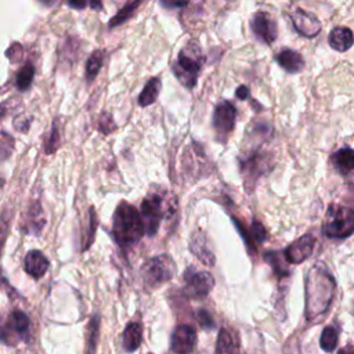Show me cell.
<instances>
[{
  "label": "cell",
  "mask_w": 354,
  "mask_h": 354,
  "mask_svg": "<svg viewBox=\"0 0 354 354\" xmlns=\"http://www.w3.org/2000/svg\"><path fill=\"white\" fill-rule=\"evenodd\" d=\"M116 127L115 122H113V118L111 113L108 112H102L100 119H98V130L102 133V134H109L111 131H113Z\"/></svg>",
  "instance_id": "obj_31"
},
{
  "label": "cell",
  "mask_w": 354,
  "mask_h": 354,
  "mask_svg": "<svg viewBox=\"0 0 354 354\" xmlns=\"http://www.w3.org/2000/svg\"><path fill=\"white\" fill-rule=\"evenodd\" d=\"M198 321H199V324H201V326L202 328H206V329H210V328H213L214 326V321H213V318H212V315L209 314V311L207 310H205V308H201L199 311H198Z\"/></svg>",
  "instance_id": "obj_34"
},
{
  "label": "cell",
  "mask_w": 354,
  "mask_h": 354,
  "mask_svg": "<svg viewBox=\"0 0 354 354\" xmlns=\"http://www.w3.org/2000/svg\"><path fill=\"white\" fill-rule=\"evenodd\" d=\"M8 101H6V102H3V104H0V120L6 116V113H7V111H8Z\"/></svg>",
  "instance_id": "obj_41"
},
{
  "label": "cell",
  "mask_w": 354,
  "mask_h": 354,
  "mask_svg": "<svg viewBox=\"0 0 354 354\" xmlns=\"http://www.w3.org/2000/svg\"><path fill=\"white\" fill-rule=\"evenodd\" d=\"M160 87H162V83H160V79L159 77H151L145 87L142 88L140 97H138V104L141 106H148L151 104H153L159 95V91H160Z\"/></svg>",
  "instance_id": "obj_20"
},
{
  "label": "cell",
  "mask_w": 354,
  "mask_h": 354,
  "mask_svg": "<svg viewBox=\"0 0 354 354\" xmlns=\"http://www.w3.org/2000/svg\"><path fill=\"white\" fill-rule=\"evenodd\" d=\"M249 235H250V239L252 242H263L266 239V230L264 227L259 223V221H253L252 225H250V230H249Z\"/></svg>",
  "instance_id": "obj_33"
},
{
  "label": "cell",
  "mask_w": 354,
  "mask_h": 354,
  "mask_svg": "<svg viewBox=\"0 0 354 354\" xmlns=\"http://www.w3.org/2000/svg\"><path fill=\"white\" fill-rule=\"evenodd\" d=\"M95 230H97V216H95V212L93 207H90L88 210V225H87V230L86 232L83 234V250H87L93 241H94V235H95Z\"/></svg>",
  "instance_id": "obj_28"
},
{
  "label": "cell",
  "mask_w": 354,
  "mask_h": 354,
  "mask_svg": "<svg viewBox=\"0 0 354 354\" xmlns=\"http://www.w3.org/2000/svg\"><path fill=\"white\" fill-rule=\"evenodd\" d=\"M189 0H160V4L165 8H180L188 4Z\"/></svg>",
  "instance_id": "obj_37"
},
{
  "label": "cell",
  "mask_w": 354,
  "mask_h": 354,
  "mask_svg": "<svg viewBox=\"0 0 354 354\" xmlns=\"http://www.w3.org/2000/svg\"><path fill=\"white\" fill-rule=\"evenodd\" d=\"M44 214L39 202H33L25 217V230L30 234H39L44 225Z\"/></svg>",
  "instance_id": "obj_17"
},
{
  "label": "cell",
  "mask_w": 354,
  "mask_h": 354,
  "mask_svg": "<svg viewBox=\"0 0 354 354\" xmlns=\"http://www.w3.org/2000/svg\"><path fill=\"white\" fill-rule=\"evenodd\" d=\"M266 260L274 267V271L278 272L279 275H285L288 274V271L285 270L283 261H282V256L277 252H267L266 253Z\"/></svg>",
  "instance_id": "obj_30"
},
{
  "label": "cell",
  "mask_w": 354,
  "mask_h": 354,
  "mask_svg": "<svg viewBox=\"0 0 354 354\" xmlns=\"http://www.w3.org/2000/svg\"><path fill=\"white\" fill-rule=\"evenodd\" d=\"M235 95L239 100H246L249 97V88L246 86H239L235 91Z\"/></svg>",
  "instance_id": "obj_39"
},
{
  "label": "cell",
  "mask_w": 354,
  "mask_h": 354,
  "mask_svg": "<svg viewBox=\"0 0 354 354\" xmlns=\"http://www.w3.org/2000/svg\"><path fill=\"white\" fill-rule=\"evenodd\" d=\"M319 344H321L322 350L328 351V353H332L336 348V346H337V332L333 326H326L322 330Z\"/></svg>",
  "instance_id": "obj_27"
},
{
  "label": "cell",
  "mask_w": 354,
  "mask_h": 354,
  "mask_svg": "<svg viewBox=\"0 0 354 354\" xmlns=\"http://www.w3.org/2000/svg\"><path fill=\"white\" fill-rule=\"evenodd\" d=\"M29 124H30V118H26V116H18L14 120V126L19 131H28L29 130Z\"/></svg>",
  "instance_id": "obj_36"
},
{
  "label": "cell",
  "mask_w": 354,
  "mask_h": 354,
  "mask_svg": "<svg viewBox=\"0 0 354 354\" xmlns=\"http://www.w3.org/2000/svg\"><path fill=\"white\" fill-rule=\"evenodd\" d=\"M332 162L342 174L354 171V149L348 147H343L337 149L332 155Z\"/></svg>",
  "instance_id": "obj_18"
},
{
  "label": "cell",
  "mask_w": 354,
  "mask_h": 354,
  "mask_svg": "<svg viewBox=\"0 0 354 354\" xmlns=\"http://www.w3.org/2000/svg\"><path fill=\"white\" fill-rule=\"evenodd\" d=\"M41 3H44V4H53L55 0H40Z\"/></svg>",
  "instance_id": "obj_42"
},
{
  "label": "cell",
  "mask_w": 354,
  "mask_h": 354,
  "mask_svg": "<svg viewBox=\"0 0 354 354\" xmlns=\"http://www.w3.org/2000/svg\"><path fill=\"white\" fill-rule=\"evenodd\" d=\"M142 340V326L138 322H130L123 332V347L127 353L136 351Z\"/></svg>",
  "instance_id": "obj_19"
},
{
  "label": "cell",
  "mask_w": 354,
  "mask_h": 354,
  "mask_svg": "<svg viewBox=\"0 0 354 354\" xmlns=\"http://www.w3.org/2000/svg\"><path fill=\"white\" fill-rule=\"evenodd\" d=\"M236 119V109L230 101H221L216 105L213 113V127L218 137H227L234 126Z\"/></svg>",
  "instance_id": "obj_8"
},
{
  "label": "cell",
  "mask_w": 354,
  "mask_h": 354,
  "mask_svg": "<svg viewBox=\"0 0 354 354\" xmlns=\"http://www.w3.org/2000/svg\"><path fill=\"white\" fill-rule=\"evenodd\" d=\"M29 318L25 313L19 311V310H15L11 313L10 315V329L15 333H19V335H24L29 330Z\"/></svg>",
  "instance_id": "obj_23"
},
{
  "label": "cell",
  "mask_w": 354,
  "mask_h": 354,
  "mask_svg": "<svg viewBox=\"0 0 354 354\" xmlns=\"http://www.w3.org/2000/svg\"><path fill=\"white\" fill-rule=\"evenodd\" d=\"M337 354H354V344H347L346 347L340 348Z\"/></svg>",
  "instance_id": "obj_40"
},
{
  "label": "cell",
  "mask_w": 354,
  "mask_h": 354,
  "mask_svg": "<svg viewBox=\"0 0 354 354\" xmlns=\"http://www.w3.org/2000/svg\"><path fill=\"white\" fill-rule=\"evenodd\" d=\"M196 343L195 329L189 325H178L171 335V350L176 354H189Z\"/></svg>",
  "instance_id": "obj_11"
},
{
  "label": "cell",
  "mask_w": 354,
  "mask_h": 354,
  "mask_svg": "<svg viewBox=\"0 0 354 354\" xmlns=\"http://www.w3.org/2000/svg\"><path fill=\"white\" fill-rule=\"evenodd\" d=\"M202 61L203 57L199 44L195 40H191L181 48L171 69L183 86L192 88L196 84Z\"/></svg>",
  "instance_id": "obj_2"
},
{
  "label": "cell",
  "mask_w": 354,
  "mask_h": 354,
  "mask_svg": "<svg viewBox=\"0 0 354 354\" xmlns=\"http://www.w3.org/2000/svg\"><path fill=\"white\" fill-rule=\"evenodd\" d=\"M102 61H104V51L102 50H95L90 57H88V61L86 64V79L87 82H93L101 66H102Z\"/></svg>",
  "instance_id": "obj_21"
},
{
  "label": "cell",
  "mask_w": 354,
  "mask_h": 354,
  "mask_svg": "<svg viewBox=\"0 0 354 354\" xmlns=\"http://www.w3.org/2000/svg\"><path fill=\"white\" fill-rule=\"evenodd\" d=\"M59 141H61L59 130H58L57 123L54 122V124H53V127H51V131H50V136H48V138H47L46 142H44V152H46V153H53V152H55L57 148L59 147Z\"/></svg>",
  "instance_id": "obj_29"
},
{
  "label": "cell",
  "mask_w": 354,
  "mask_h": 354,
  "mask_svg": "<svg viewBox=\"0 0 354 354\" xmlns=\"http://www.w3.org/2000/svg\"><path fill=\"white\" fill-rule=\"evenodd\" d=\"M329 46L336 51H347L354 43L353 30L347 26H336L330 30L328 37Z\"/></svg>",
  "instance_id": "obj_14"
},
{
  "label": "cell",
  "mask_w": 354,
  "mask_h": 354,
  "mask_svg": "<svg viewBox=\"0 0 354 354\" xmlns=\"http://www.w3.org/2000/svg\"><path fill=\"white\" fill-rule=\"evenodd\" d=\"M290 21L295 26V29L304 37H315L321 32V22L317 18V15L300 8V7H292L289 11Z\"/></svg>",
  "instance_id": "obj_7"
},
{
  "label": "cell",
  "mask_w": 354,
  "mask_h": 354,
  "mask_svg": "<svg viewBox=\"0 0 354 354\" xmlns=\"http://www.w3.org/2000/svg\"><path fill=\"white\" fill-rule=\"evenodd\" d=\"M142 0H130L111 21H109V28H115L123 22H126L130 17H133L134 11L140 7Z\"/></svg>",
  "instance_id": "obj_22"
},
{
  "label": "cell",
  "mask_w": 354,
  "mask_h": 354,
  "mask_svg": "<svg viewBox=\"0 0 354 354\" xmlns=\"http://www.w3.org/2000/svg\"><path fill=\"white\" fill-rule=\"evenodd\" d=\"M112 234L119 246L129 248L137 243L144 235V225L138 210L127 203L120 202L113 213Z\"/></svg>",
  "instance_id": "obj_1"
},
{
  "label": "cell",
  "mask_w": 354,
  "mask_h": 354,
  "mask_svg": "<svg viewBox=\"0 0 354 354\" xmlns=\"http://www.w3.org/2000/svg\"><path fill=\"white\" fill-rule=\"evenodd\" d=\"M267 169V159L263 153L256 152L241 160V171L245 177L246 184H254L260 174Z\"/></svg>",
  "instance_id": "obj_12"
},
{
  "label": "cell",
  "mask_w": 354,
  "mask_h": 354,
  "mask_svg": "<svg viewBox=\"0 0 354 354\" xmlns=\"http://www.w3.org/2000/svg\"><path fill=\"white\" fill-rule=\"evenodd\" d=\"M189 249L198 257V260H201L203 264H206V266L214 264V254L210 250V248L207 246L206 238L202 232H195L192 235Z\"/></svg>",
  "instance_id": "obj_16"
},
{
  "label": "cell",
  "mask_w": 354,
  "mask_h": 354,
  "mask_svg": "<svg viewBox=\"0 0 354 354\" xmlns=\"http://www.w3.org/2000/svg\"><path fill=\"white\" fill-rule=\"evenodd\" d=\"M217 354H236V346L228 333V330L221 329L217 339Z\"/></svg>",
  "instance_id": "obj_25"
},
{
  "label": "cell",
  "mask_w": 354,
  "mask_h": 354,
  "mask_svg": "<svg viewBox=\"0 0 354 354\" xmlns=\"http://www.w3.org/2000/svg\"><path fill=\"white\" fill-rule=\"evenodd\" d=\"M98 332H100V318L98 315H94L87 326V340H86V354H93L97 347L98 340Z\"/></svg>",
  "instance_id": "obj_24"
},
{
  "label": "cell",
  "mask_w": 354,
  "mask_h": 354,
  "mask_svg": "<svg viewBox=\"0 0 354 354\" xmlns=\"http://www.w3.org/2000/svg\"><path fill=\"white\" fill-rule=\"evenodd\" d=\"M315 245V238L311 234H306L292 242L286 249H285V259L292 263V264H299L304 261L314 249Z\"/></svg>",
  "instance_id": "obj_10"
},
{
  "label": "cell",
  "mask_w": 354,
  "mask_h": 354,
  "mask_svg": "<svg viewBox=\"0 0 354 354\" xmlns=\"http://www.w3.org/2000/svg\"><path fill=\"white\" fill-rule=\"evenodd\" d=\"M35 77V68L32 64H25L22 69L17 75V87L21 91H25L30 87L32 80Z\"/></svg>",
  "instance_id": "obj_26"
},
{
  "label": "cell",
  "mask_w": 354,
  "mask_h": 354,
  "mask_svg": "<svg viewBox=\"0 0 354 354\" xmlns=\"http://www.w3.org/2000/svg\"><path fill=\"white\" fill-rule=\"evenodd\" d=\"M24 268L26 274L37 279L47 272L48 260L40 250H29L24 259Z\"/></svg>",
  "instance_id": "obj_13"
},
{
  "label": "cell",
  "mask_w": 354,
  "mask_h": 354,
  "mask_svg": "<svg viewBox=\"0 0 354 354\" xmlns=\"http://www.w3.org/2000/svg\"><path fill=\"white\" fill-rule=\"evenodd\" d=\"M250 28L253 33L267 44H271L277 39V24L268 12H256L250 19Z\"/></svg>",
  "instance_id": "obj_9"
},
{
  "label": "cell",
  "mask_w": 354,
  "mask_h": 354,
  "mask_svg": "<svg viewBox=\"0 0 354 354\" xmlns=\"http://www.w3.org/2000/svg\"><path fill=\"white\" fill-rule=\"evenodd\" d=\"M141 220L144 232L149 236L155 235L159 230L160 221L165 216V201L160 194H148L141 203Z\"/></svg>",
  "instance_id": "obj_5"
},
{
  "label": "cell",
  "mask_w": 354,
  "mask_h": 354,
  "mask_svg": "<svg viewBox=\"0 0 354 354\" xmlns=\"http://www.w3.org/2000/svg\"><path fill=\"white\" fill-rule=\"evenodd\" d=\"M14 147V140L7 133H0V160L10 156Z\"/></svg>",
  "instance_id": "obj_32"
},
{
  "label": "cell",
  "mask_w": 354,
  "mask_h": 354,
  "mask_svg": "<svg viewBox=\"0 0 354 354\" xmlns=\"http://www.w3.org/2000/svg\"><path fill=\"white\" fill-rule=\"evenodd\" d=\"M176 272L174 261L167 254H160L149 259L142 267L144 282L151 286H159L173 278Z\"/></svg>",
  "instance_id": "obj_4"
},
{
  "label": "cell",
  "mask_w": 354,
  "mask_h": 354,
  "mask_svg": "<svg viewBox=\"0 0 354 354\" xmlns=\"http://www.w3.org/2000/svg\"><path fill=\"white\" fill-rule=\"evenodd\" d=\"M277 62L288 72L296 73L300 72L304 68V59L300 55V53L292 50V48H282L277 57Z\"/></svg>",
  "instance_id": "obj_15"
},
{
  "label": "cell",
  "mask_w": 354,
  "mask_h": 354,
  "mask_svg": "<svg viewBox=\"0 0 354 354\" xmlns=\"http://www.w3.org/2000/svg\"><path fill=\"white\" fill-rule=\"evenodd\" d=\"M66 4L72 8H76V10H83L87 7L88 1L87 0H65Z\"/></svg>",
  "instance_id": "obj_38"
},
{
  "label": "cell",
  "mask_w": 354,
  "mask_h": 354,
  "mask_svg": "<svg viewBox=\"0 0 354 354\" xmlns=\"http://www.w3.org/2000/svg\"><path fill=\"white\" fill-rule=\"evenodd\" d=\"M184 290L192 299L205 297L213 288L214 281L209 272L205 271H194L189 268L184 275Z\"/></svg>",
  "instance_id": "obj_6"
},
{
  "label": "cell",
  "mask_w": 354,
  "mask_h": 354,
  "mask_svg": "<svg viewBox=\"0 0 354 354\" xmlns=\"http://www.w3.org/2000/svg\"><path fill=\"white\" fill-rule=\"evenodd\" d=\"M7 58H10L12 62H18L22 58V46L19 43H14L8 47L6 51Z\"/></svg>",
  "instance_id": "obj_35"
},
{
  "label": "cell",
  "mask_w": 354,
  "mask_h": 354,
  "mask_svg": "<svg viewBox=\"0 0 354 354\" xmlns=\"http://www.w3.org/2000/svg\"><path fill=\"white\" fill-rule=\"evenodd\" d=\"M322 231L329 238L350 236L354 232V210L342 205H330L325 214Z\"/></svg>",
  "instance_id": "obj_3"
}]
</instances>
